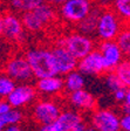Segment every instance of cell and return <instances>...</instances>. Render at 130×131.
I'll list each match as a JSON object with an SVG mask.
<instances>
[{
  "label": "cell",
  "instance_id": "obj_1",
  "mask_svg": "<svg viewBox=\"0 0 130 131\" xmlns=\"http://www.w3.org/2000/svg\"><path fill=\"white\" fill-rule=\"evenodd\" d=\"M25 55L29 62L35 79L39 80L59 75L52 49L45 47H35V48L28 49Z\"/></svg>",
  "mask_w": 130,
  "mask_h": 131
},
{
  "label": "cell",
  "instance_id": "obj_2",
  "mask_svg": "<svg viewBox=\"0 0 130 131\" xmlns=\"http://www.w3.org/2000/svg\"><path fill=\"white\" fill-rule=\"evenodd\" d=\"M57 14L59 12L55 6L45 3L39 7L34 8L33 11L21 14V20L26 32L35 34L45 30L49 25L53 24L56 20Z\"/></svg>",
  "mask_w": 130,
  "mask_h": 131
},
{
  "label": "cell",
  "instance_id": "obj_3",
  "mask_svg": "<svg viewBox=\"0 0 130 131\" xmlns=\"http://www.w3.org/2000/svg\"><path fill=\"white\" fill-rule=\"evenodd\" d=\"M123 26H124V22L121 20V18L110 6L102 7L95 36L98 41L116 40Z\"/></svg>",
  "mask_w": 130,
  "mask_h": 131
},
{
  "label": "cell",
  "instance_id": "obj_4",
  "mask_svg": "<svg viewBox=\"0 0 130 131\" xmlns=\"http://www.w3.org/2000/svg\"><path fill=\"white\" fill-rule=\"evenodd\" d=\"M56 43L67 48L77 60L86 57L97 47V42L94 40L93 36L82 34L77 30H73V32L68 33L62 39H60Z\"/></svg>",
  "mask_w": 130,
  "mask_h": 131
},
{
  "label": "cell",
  "instance_id": "obj_5",
  "mask_svg": "<svg viewBox=\"0 0 130 131\" xmlns=\"http://www.w3.org/2000/svg\"><path fill=\"white\" fill-rule=\"evenodd\" d=\"M93 0H67L57 7L60 18L65 22L76 26L94 8Z\"/></svg>",
  "mask_w": 130,
  "mask_h": 131
},
{
  "label": "cell",
  "instance_id": "obj_6",
  "mask_svg": "<svg viewBox=\"0 0 130 131\" xmlns=\"http://www.w3.org/2000/svg\"><path fill=\"white\" fill-rule=\"evenodd\" d=\"M4 71L16 83H31L34 79V74L26 59V55L14 54L6 59L4 63Z\"/></svg>",
  "mask_w": 130,
  "mask_h": 131
},
{
  "label": "cell",
  "instance_id": "obj_7",
  "mask_svg": "<svg viewBox=\"0 0 130 131\" xmlns=\"http://www.w3.org/2000/svg\"><path fill=\"white\" fill-rule=\"evenodd\" d=\"M61 112H62V108L56 101L43 98L34 103L32 109V117L40 125H46L57 119Z\"/></svg>",
  "mask_w": 130,
  "mask_h": 131
},
{
  "label": "cell",
  "instance_id": "obj_8",
  "mask_svg": "<svg viewBox=\"0 0 130 131\" xmlns=\"http://www.w3.org/2000/svg\"><path fill=\"white\" fill-rule=\"evenodd\" d=\"M3 18V38L8 42H19L25 36V26L22 24L21 15L7 9L1 13Z\"/></svg>",
  "mask_w": 130,
  "mask_h": 131
},
{
  "label": "cell",
  "instance_id": "obj_9",
  "mask_svg": "<svg viewBox=\"0 0 130 131\" xmlns=\"http://www.w3.org/2000/svg\"><path fill=\"white\" fill-rule=\"evenodd\" d=\"M90 125L96 131H122L121 117L111 109H95L92 111Z\"/></svg>",
  "mask_w": 130,
  "mask_h": 131
},
{
  "label": "cell",
  "instance_id": "obj_10",
  "mask_svg": "<svg viewBox=\"0 0 130 131\" xmlns=\"http://www.w3.org/2000/svg\"><path fill=\"white\" fill-rule=\"evenodd\" d=\"M81 122H83V118L79 110L65 109L62 110L57 119L46 125H40L38 131H72L76 124Z\"/></svg>",
  "mask_w": 130,
  "mask_h": 131
},
{
  "label": "cell",
  "instance_id": "obj_11",
  "mask_svg": "<svg viewBox=\"0 0 130 131\" xmlns=\"http://www.w3.org/2000/svg\"><path fill=\"white\" fill-rule=\"evenodd\" d=\"M77 69L84 75H95V76H102L108 73L101 52L97 48L87 55L86 57L79 60Z\"/></svg>",
  "mask_w": 130,
  "mask_h": 131
},
{
  "label": "cell",
  "instance_id": "obj_12",
  "mask_svg": "<svg viewBox=\"0 0 130 131\" xmlns=\"http://www.w3.org/2000/svg\"><path fill=\"white\" fill-rule=\"evenodd\" d=\"M38 95V90L31 83H18L11 95L7 97L8 103L12 108L21 109L24 106L28 105L35 100Z\"/></svg>",
  "mask_w": 130,
  "mask_h": 131
},
{
  "label": "cell",
  "instance_id": "obj_13",
  "mask_svg": "<svg viewBox=\"0 0 130 131\" xmlns=\"http://www.w3.org/2000/svg\"><path fill=\"white\" fill-rule=\"evenodd\" d=\"M96 48L101 52L103 59H104V63H106L108 73L109 71H114L115 68L124 59L123 53L121 50V48H119L116 40L98 41Z\"/></svg>",
  "mask_w": 130,
  "mask_h": 131
},
{
  "label": "cell",
  "instance_id": "obj_14",
  "mask_svg": "<svg viewBox=\"0 0 130 131\" xmlns=\"http://www.w3.org/2000/svg\"><path fill=\"white\" fill-rule=\"evenodd\" d=\"M52 53H53V56H54L55 66H56L59 75L65 76L71 71L77 69L79 60L76 57H74L73 54L63 46L56 43L52 48Z\"/></svg>",
  "mask_w": 130,
  "mask_h": 131
},
{
  "label": "cell",
  "instance_id": "obj_15",
  "mask_svg": "<svg viewBox=\"0 0 130 131\" xmlns=\"http://www.w3.org/2000/svg\"><path fill=\"white\" fill-rule=\"evenodd\" d=\"M68 102L73 109L79 111H94L97 105L96 97L86 89L68 94Z\"/></svg>",
  "mask_w": 130,
  "mask_h": 131
},
{
  "label": "cell",
  "instance_id": "obj_16",
  "mask_svg": "<svg viewBox=\"0 0 130 131\" xmlns=\"http://www.w3.org/2000/svg\"><path fill=\"white\" fill-rule=\"evenodd\" d=\"M35 88L38 93L46 96H53L60 94L62 90H65V82L60 77V75L56 76H49L39 79L35 83Z\"/></svg>",
  "mask_w": 130,
  "mask_h": 131
},
{
  "label": "cell",
  "instance_id": "obj_17",
  "mask_svg": "<svg viewBox=\"0 0 130 131\" xmlns=\"http://www.w3.org/2000/svg\"><path fill=\"white\" fill-rule=\"evenodd\" d=\"M101 11L102 7L101 6H95L93 8V11L90 12L88 15L84 18L82 21H80L79 24L75 26V29L77 32L86 34V35H96V29H97V22H98V18H100Z\"/></svg>",
  "mask_w": 130,
  "mask_h": 131
},
{
  "label": "cell",
  "instance_id": "obj_18",
  "mask_svg": "<svg viewBox=\"0 0 130 131\" xmlns=\"http://www.w3.org/2000/svg\"><path fill=\"white\" fill-rule=\"evenodd\" d=\"M65 91L67 94L74 93V91H77V90L84 89L86 87V75L83 73L76 69V70L71 71L69 74L65 75Z\"/></svg>",
  "mask_w": 130,
  "mask_h": 131
},
{
  "label": "cell",
  "instance_id": "obj_19",
  "mask_svg": "<svg viewBox=\"0 0 130 131\" xmlns=\"http://www.w3.org/2000/svg\"><path fill=\"white\" fill-rule=\"evenodd\" d=\"M8 9L14 13L24 14L47 3L46 0H5Z\"/></svg>",
  "mask_w": 130,
  "mask_h": 131
},
{
  "label": "cell",
  "instance_id": "obj_20",
  "mask_svg": "<svg viewBox=\"0 0 130 131\" xmlns=\"http://www.w3.org/2000/svg\"><path fill=\"white\" fill-rule=\"evenodd\" d=\"M110 7L116 12L124 25H130V0H111Z\"/></svg>",
  "mask_w": 130,
  "mask_h": 131
},
{
  "label": "cell",
  "instance_id": "obj_21",
  "mask_svg": "<svg viewBox=\"0 0 130 131\" xmlns=\"http://www.w3.org/2000/svg\"><path fill=\"white\" fill-rule=\"evenodd\" d=\"M124 59H130V25H124L116 39Z\"/></svg>",
  "mask_w": 130,
  "mask_h": 131
},
{
  "label": "cell",
  "instance_id": "obj_22",
  "mask_svg": "<svg viewBox=\"0 0 130 131\" xmlns=\"http://www.w3.org/2000/svg\"><path fill=\"white\" fill-rule=\"evenodd\" d=\"M16 87V82L4 70L0 71V98H7Z\"/></svg>",
  "mask_w": 130,
  "mask_h": 131
},
{
  "label": "cell",
  "instance_id": "obj_23",
  "mask_svg": "<svg viewBox=\"0 0 130 131\" xmlns=\"http://www.w3.org/2000/svg\"><path fill=\"white\" fill-rule=\"evenodd\" d=\"M115 73L125 88H130V59H123L115 68Z\"/></svg>",
  "mask_w": 130,
  "mask_h": 131
},
{
  "label": "cell",
  "instance_id": "obj_24",
  "mask_svg": "<svg viewBox=\"0 0 130 131\" xmlns=\"http://www.w3.org/2000/svg\"><path fill=\"white\" fill-rule=\"evenodd\" d=\"M3 118V121L5 122L6 125H18L20 122L24 118V114L20 109H15V108H12L11 110H8L5 115L0 116Z\"/></svg>",
  "mask_w": 130,
  "mask_h": 131
},
{
  "label": "cell",
  "instance_id": "obj_25",
  "mask_svg": "<svg viewBox=\"0 0 130 131\" xmlns=\"http://www.w3.org/2000/svg\"><path fill=\"white\" fill-rule=\"evenodd\" d=\"M104 84L108 88V90H110L111 93L116 91L117 89H119L121 87H124V85L121 83L118 76L116 75L115 71H109L104 75Z\"/></svg>",
  "mask_w": 130,
  "mask_h": 131
},
{
  "label": "cell",
  "instance_id": "obj_26",
  "mask_svg": "<svg viewBox=\"0 0 130 131\" xmlns=\"http://www.w3.org/2000/svg\"><path fill=\"white\" fill-rule=\"evenodd\" d=\"M127 93H128V88L125 87H121L119 89H117L116 91L113 93V97L117 103H123L127 97Z\"/></svg>",
  "mask_w": 130,
  "mask_h": 131
},
{
  "label": "cell",
  "instance_id": "obj_27",
  "mask_svg": "<svg viewBox=\"0 0 130 131\" xmlns=\"http://www.w3.org/2000/svg\"><path fill=\"white\" fill-rule=\"evenodd\" d=\"M8 48H9V42L3 36H0V60L4 57H8Z\"/></svg>",
  "mask_w": 130,
  "mask_h": 131
},
{
  "label": "cell",
  "instance_id": "obj_28",
  "mask_svg": "<svg viewBox=\"0 0 130 131\" xmlns=\"http://www.w3.org/2000/svg\"><path fill=\"white\" fill-rule=\"evenodd\" d=\"M121 130L130 131V114H123L121 116Z\"/></svg>",
  "mask_w": 130,
  "mask_h": 131
},
{
  "label": "cell",
  "instance_id": "obj_29",
  "mask_svg": "<svg viewBox=\"0 0 130 131\" xmlns=\"http://www.w3.org/2000/svg\"><path fill=\"white\" fill-rule=\"evenodd\" d=\"M121 111L122 114H130V88H128L127 97H125L124 102L121 104Z\"/></svg>",
  "mask_w": 130,
  "mask_h": 131
},
{
  "label": "cell",
  "instance_id": "obj_30",
  "mask_svg": "<svg viewBox=\"0 0 130 131\" xmlns=\"http://www.w3.org/2000/svg\"><path fill=\"white\" fill-rule=\"evenodd\" d=\"M12 106L11 104L8 103L7 98H0V116L5 115L8 110H11Z\"/></svg>",
  "mask_w": 130,
  "mask_h": 131
},
{
  "label": "cell",
  "instance_id": "obj_31",
  "mask_svg": "<svg viewBox=\"0 0 130 131\" xmlns=\"http://www.w3.org/2000/svg\"><path fill=\"white\" fill-rule=\"evenodd\" d=\"M87 128H88V125H87L86 123L81 122V123H79V124H76V125L72 129V131H86Z\"/></svg>",
  "mask_w": 130,
  "mask_h": 131
},
{
  "label": "cell",
  "instance_id": "obj_32",
  "mask_svg": "<svg viewBox=\"0 0 130 131\" xmlns=\"http://www.w3.org/2000/svg\"><path fill=\"white\" fill-rule=\"evenodd\" d=\"M48 4H51V5L55 6V7H59V6H61L63 3H66L67 0H46Z\"/></svg>",
  "mask_w": 130,
  "mask_h": 131
},
{
  "label": "cell",
  "instance_id": "obj_33",
  "mask_svg": "<svg viewBox=\"0 0 130 131\" xmlns=\"http://www.w3.org/2000/svg\"><path fill=\"white\" fill-rule=\"evenodd\" d=\"M4 131H22L19 125H8Z\"/></svg>",
  "mask_w": 130,
  "mask_h": 131
},
{
  "label": "cell",
  "instance_id": "obj_34",
  "mask_svg": "<svg viewBox=\"0 0 130 131\" xmlns=\"http://www.w3.org/2000/svg\"><path fill=\"white\" fill-rule=\"evenodd\" d=\"M6 126H7V125L5 124V122L3 121V118L0 117V131H4L6 129Z\"/></svg>",
  "mask_w": 130,
  "mask_h": 131
},
{
  "label": "cell",
  "instance_id": "obj_35",
  "mask_svg": "<svg viewBox=\"0 0 130 131\" xmlns=\"http://www.w3.org/2000/svg\"><path fill=\"white\" fill-rule=\"evenodd\" d=\"M0 36H3V18H1V13H0Z\"/></svg>",
  "mask_w": 130,
  "mask_h": 131
},
{
  "label": "cell",
  "instance_id": "obj_36",
  "mask_svg": "<svg viewBox=\"0 0 130 131\" xmlns=\"http://www.w3.org/2000/svg\"><path fill=\"white\" fill-rule=\"evenodd\" d=\"M86 131H96V130H95V129L93 128L92 125H88V128H87V130H86Z\"/></svg>",
  "mask_w": 130,
  "mask_h": 131
},
{
  "label": "cell",
  "instance_id": "obj_37",
  "mask_svg": "<svg viewBox=\"0 0 130 131\" xmlns=\"http://www.w3.org/2000/svg\"><path fill=\"white\" fill-rule=\"evenodd\" d=\"M0 1H5V0H0Z\"/></svg>",
  "mask_w": 130,
  "mask_h": 131
}]
</instances>
